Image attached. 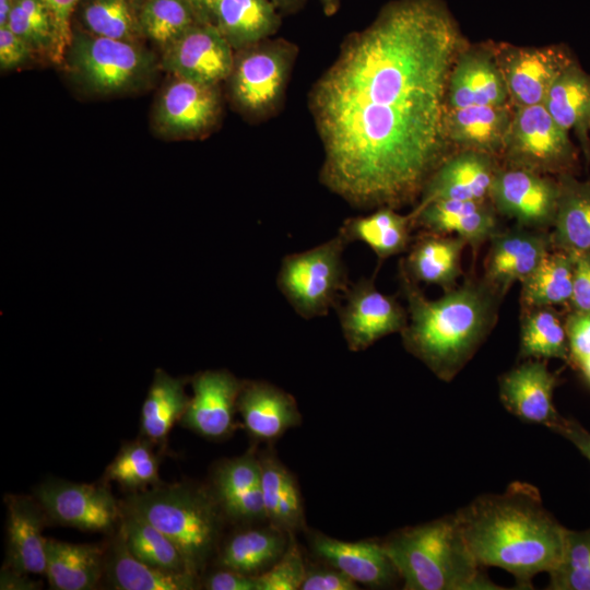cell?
I'll list each match as a JSON object with an SVG mask.
<instances>
[{
    "mask_svg": "<svg viewBox=\"0 0 590 590\" xmlns=\"http://www.w3.org/2000/svg\"><path fill=\"white\" fill-rule=\"evenodd\" d=\"M237 411L249 434L263 441L280 438L302 420L290 393L261 380L243 381Z\"/></svg>",
    "mask_w": 590,
    "mask_h": 590,
    "instance_id": "24",
    "label": "cell"
},
{
    "mask_svg": "<svg viewBox=\"0 0 590 590\" xmlns=\"http://www.w3.org/2000/svg\"><path fill=\"white\" fill-rule=\"evenodd\" d=\"M260 467L266 519L285 533L302 530L305 526L304 507L294 476L270 456L260 460Z\"/></svg>",
    "mask_w": 590,
    "mask_h": 590,
    "instance_id": "34",
    "label": "cell"
},
{
    "mask_svg": "<svg viewBox=\"0 0 590 590\" xmlns=\"http://www.w3.org/2000/svg\"><path fill=\"white\" fill-rule=\"evenodd\" d=\"M575 259L552 249L520 284L521 308L568 304L573 294Z\"/></svg>",
    "mask_w": 590,
    "mask_h": 590,
    "instance_id": "36",
    "label": "cell"
},
{
    "mask_svg": "<svg viewBox=\"0 0 590 590\" xmlns=\"http://www.w3.org/2000/svg\"><path fill=\"white\" fill-rule=\"evenodd\" d=\"M467 246L457 236L422 232L410 245L399 268L417 284H433L448 291L458 285Z\"/></svg>",
    "mask_w": 590,
    "mask_h": 590,
    "instance_id": "26",
    "label": "cell"
},
{
    "mask_svg": "<svg viewBox=\"0 0 590 590\" xmlns=\"http://www.w3.org/2000/svg\"><path fill=\"white\" fill-rule=\"evenodd\" d=\"M414 228L463 239L474 253L502 229L489 200L440 199L411 211Z\"/></svg>",
    "mask_w": 590,
    "mask_h": 590,
    "instance_id": "21",
    "label": "cell"
},
{
    "mask_svg": "<svg viewBox=\"0 0 590 590\" xmlns=\"http://www.w3.org/2000/svg\"><path fill=\"white\" fill-rule=\"evenodd\" d=\"M551 429L568 439L590 461V432L577 421L560 416Z\"/></svg>",
    "mask_w": 590,
    "mask_h": 590,
    "instance_id": "52",
    "label": "cell"
},
{
    "mask_svg": "<svg viewBox=\"0 0 590 590\" xmlns=\"http://www.w3.org/2000/svg\"><path fill=\"white\" fill-rule=\"evenodd\" d=\"M229 74L236 105L255 117L279 107L295 59V47L285 40L264 39L244 48Z\"/></svg>",
    "mask_w": 590,
    "mask_h": 590,
    "instance_id": "9",
    "label": "cell"
},
{
    "mask_svg": "<svg viewBox=\"0 0 590 590\" xmlns=\"http://www.w3.org/2000/svg\"><path fill=\"white\" fill-rule=\"evenodd\" d=\"M186 379L157 368L141 410V430L151 441H163L175 423L182 418L190 398Z\"/></svg>",
    "mask_w": 590,
    "mask_h": 590,
    "instance_id": "37",
    "label": "cell"
},
{
    "mask_svg": "<svg viewBox=\"0 0 590 590\" xmlns=\"http://www.w3.org/2000/svg\"><path fill=\"white\" fill-rule=\"evenodd\" d=\"M34 51L21 37L9 27H0V67L1 70L17 68L27 62Z\"/></svg>",
    "mask_w": 590,
    "mask_h": 590,
    "instance_id": "49",
    "label": "cell"
},
{
    "mask_svg": "<svg viewBox=\"0 0 590 590\" xmlns=\"http://www.w3.org/2000/svg\"><path fill=\"white\" fill-rule=\"evenodd\" d=\"M500 161L507 166L557 177L576 175L579 153L569 132L539 104L515 108Z\"/></svg>",
    "mask_w": 590,
    "mask_h": 590,
    "instance_id": "8",
    "label": "cell"
},
{
    "mask_svg": "<svg viewBox=\"0 0 590 590\" xmlns=\"http://www.w3.org/2000/svg\"><path fill=\"white\" fill-rule=\"evenodd\" d=\"M81 22L95 36L135 42L142 33L130 0H82Z\"/></svg>",
    "mask_w": 590,
    "mask_h": 590,
    "instance_id": "40",
    "label": "cell"
},
{
    "mask_svg": "<svg viewBox=\"0 0 590 590\" xmlns=\"http://www.w3.org/2000/svg\"><path fill=\"white\" fill-rule=\"evenodd\" d=\"M70 74L85 88L117 94L142 83L152 70V57L135 42L72 34L64 59Z\"/></svg>",
    "mask_w": 590,
    "mask_h": 590,
    "instance_id": "7",
    "label": "cell"
},
{
    "mask_svg": "<svg viewBox=\"0 0 590 590\" xmlns=\"http://www.w3.org/2000/svg\"><path fill=\"white\" fill-rule=\"evenodd\" d=\"M192 397L182 424L210 439L228 436L234 429L237 399L243 386L225 369L204 370L191 379Z\"/></svg>",
    "mask_w": 590,
    "mask_h": 590,
    "instance_id": "18",
    "label": "cell"
},
{
    "mask_svg": "<svg viewBox=\"0 0 590 590\" xmlns=\"http://www.w3.org/2000/svg\"><path fill=\"white\" fill-rule=\"evenodd\" d=\"M548 576L550 590H590V529L567 530L562 560Z\"/></svg>",
    "mask_w": 590,
    "mask_h": 590,
    "instance_id": "44",
    "label": "cell"
},
{
    "mask_svg": "<svg viewBox=\"0 0 590 590\" xmlns=\"http://www.w3.org/2000/svg\"><path fill=\"white\" fill-rule=\"evenodd\" d=\"M278 9L292 11L299 3V0H272Z\"/></svg>",
    "mask_w": 590,
    "mask_h": 590,
    "instance_id": "57",
    "label": "cell"
},
{
    "mask_svg": "<svg viewBox=\"0 0 590 590\" xmlns=\"http://www.w3.org/2000/svg\"><path fill=\"white\" fill-rule=\"evenodd\" d=\"M519 357L521 359H562L569 351L565 320L552 306L521 308Z\"/></svg>",
    "mask_w": 590,
    "mask_h": 590,
    "instance_id": "38",
    "label": "cell"
},
{
    "mask_svg": "<svg viewBox=\"0 0 590 590\" xmlns=\"http://www.w3.org/2000/svg\"><path fill=\"white\" fill-rule=\"evenodd\" d=\"M40 588V585L30 578L26 574H22L10 569L2 568L0 576V589L2 590H34Z\"/></svg>",
    "mask_w": 590,
    "mask_h": 590,
    "instance_id": "53",
    "label": "cell"
},
{
    "mask_svg": "<svg viewBox=\"0 0 590 590\" xmlns=\"http://www.w3.org/2000/svg\"><path fill=\"white\" fill-rule=\"evenodd\" d=\"M121 510L119 531L134 557L160 569L192 574L180 551L164 533L139 515Z\"/></svg>",
    "mask_w": 590,
    "mask_h": 590,
    "instance_id": "39",
    "label": "cell"
},
{
    "mask_svg": "<svg viewBox=\"0 0 590 590\" xmlns=\"http://www.w3.org/2000/svg\"><path fill=\"white\" fill-rule=\"evenodd\" d=\"M12 10V0H0V27L8 25Z\"/></svg>",
    "mask_w": 590,
    "mask_h": 590,
    "instance_id": "55",
    "label": "cell"
},
{
    "mask_svg": "<svg viewBox=\"0 0 590 590\" xmlns=\"http://www.w3.org/2000/svg\"><path fill=\"white\" fill-rule=\"evenodd\" d=\"M220 110L217 85L175 76L157 102L155 122L169 135H199L213 127Z\"/></svg>",
    "mask_w": 590,
    "mask_h": 590,
    "instance_id": "20",
    "label": "cell"
},
{
    "mask_svg": "<svg viewBox=\"0 0 590 590\" xmlns=\"http://www.w3.org/2000/svg\"><path fill=\"white\" fill-rule=\"evenodd\" d=\"M312 548L333 568L355 582L369 587H387L400 577L382 543L345 542L317 534L312 539Z\"/></svg>",
    "mask_w": 590,
    "mask_h": 590,
    "instance_id": "25",
    "label": "cell"
},
{
    "mask_svg": "<svg viewBox=\"0 0 590 590\" xmlns=\"http://www.w3.org/2000/svg\"><path fill=\"white\" fill-rule=\"evenodd\" d=\"M356 582L339 569L307 570L300 590H355Z\"/></svg>",
    "mask_w": 590,
    "mask_h": 590,
    "instance_id": "50",
    "label": "cell"
},
{
    "mask_svg": "<svg viewBox=\"0 0 590 590\" xmlns=\"http://www.w3.org/2000/svg\"><path fill=\"white\" fill-rule=\"evenodd\" d=\"M558 385L544 359H523L498 377V397L504 408L522 422L552 428L562 416L553 401Z\"/></svg>",
    "mask_w": 590,
    "mask_h": 590,
    "instance_id": "16",
    "label": "cell"
},
{
    "mask_svg": "<svg viewBox=\"0 0 590 590\" xmlns=\"http://www.w3.org/2000/svg\"><path fill=\"white\" fill-rule=\"evenodd\" d=\"M338 234L310 249L286 255L276 274V286L297 315L305 319L326 316L350 286Z\"/></svg>",
    "mask_w": 590,
    "mask_h": 590,
    "instance_id": "6",
    "label": "cell"
},
{
    "mask_svg": "<svg viewBox=\"0 0 590 590\" xmlns=\"http://www.w3.org/2000/svg\"><path fill=\"white\" fill-rule=\"evenodd\" d=\"M233 48L213 23H197L164 48L162 66L176 78L217 85L234 66Z\"/></svg>",
    "mask_w": 590,
    "mask_h": 590,
    "instance_id": "14",
    "label": "cell"
},
{
    "mask_svg": "<svg viewBox=\"0 0 590 590\" xmlns=\"http://www.w3.org/2000/svg\"><path fill=\"white\" fill-rule=\"evenodd\" d=\"M548 231L519 225L500 229L489 239L482 279L502 297L515 282H522L552 250Z\"/></svg>",
    "mask_w": 590,
    "mask_h": 590,
    "instance_id": "15",
    "label": "cell"
},
{
    "mask_svg": "<svg viewBox=\"0 0 590 590\" xmlns=\"http://www.w3.org/2000/svg\"><path fill=\"white\" fill-rule=\"evenodd\" d=\"M214 497L221 510L233 520L266 519L260 460L246 455L223 463L216 472Z\"/></svg>",
    "mask_w": 590,
    "mask_h": 590,
    "instance_id": "27",
    "label": "cell"
},
{
    "mask_svg": "<svg viewBox=\"0 0 590 590\" xmlns=\"http://www.w3.org/2000/svg\"><path fill=\"white\" fill-rule=\"evenodd\" d=\"M105 568L103 550L93 544L46 541V574L55 590H91Z\"/></svg>",
    "mask_w": 590,
    "mask_h": 590,
    "instance_id": "32",
    "label": "cell"
},
{
    "mask_svg": "<svg viewBox=\"0 0 590 590\" xmlns=\"http://www.w3.org/2000/svg\"><path fill=\"white\" fill-rule=\"evenodd\" d=\"M382 545L405 590H500L470 551L456 514L401 529Z\"/></svg>",
    "mask_w": 590,
    "mask_h": 590,
    "instance_id": "4",
    "label": "cell"
},
{
    "mask_svg": "<svg viewBox=\"0 0 590 590\" xmlns=\"http://www.w3.org/2000/svg\"><path fill=\"white\" fill-rule=\"evenodd\" d=\"M202 23L214 24V13L219 0H187Z\"/></svg>",
    "mask_w": 590,
    "mask_h": 590,
    "instance_id": "54",
    "label": "cell"
},
{
    "mask_svg": "<svg viewBox=\"0 0 590 590\" xmlns=\"http://www.w3.org/2000/svg\"><path fill=\"white\" fill-rule=\"evenodd\" d=\"M576 369H578L581 375L583 376L585 380L590 386V356L579 362L576 366Z\"/></svg>",
    "mask_w": 590,
    "mask_h": 590,
    "instance_id": "56",
    "label": "cell"
},
{
    "mask_svg": "<svg viewBox=\"0 0 590 590\" xmlns=\"http://www.w3.org/2000/svg\"><path fill=\"white\" fill-rule=\"evenodd\" d=\"M105 570L113 588L118 590H191L197 588V577L150 566L128 550L118 531L113 541Z\"/></svg>",
    "mask_w": 590,
    "mask_h": 590,
    "instance_id": "33",
    "label": "cell"
},
{
    "mask_svg": "<svg viewBox=\"0 0 590 590\" xmlns=\"http://www.w3.org/2000/svg\"><path fill=\"white\" fill-rule=\"evenodd\" d=\"M558 202L552 227V248L590 253V179L574 174L556 177Z\"/></svg>",
    "mask_w": 590,
    "mask_h": 590,
    "instance_id": "29",
    "label": "cell"
},
{
    "mask_svg": "<svg viewBox=\"0 0 590 590\" xmlns=\"http://www.w3.org/2000/svg\"><path fill=\"white\" fill-rule=\"evenodd\" d=\"M324 11L328 14L334 13L338 8V0H321Z\"/></svg>",
    "mask_w": 590,
    "mask_h": 590,
    "instance_id": "58",
    "label": "cell"
},
{
    "mask_svg": "<svg viewBox=\"0 0 590 590\" xmlns=\"http://www.w3.org/2000/svg\"><path fill=\"white\" fill-rule=\"evenodd\" d=\"M35 496L48 518L82 531L108 532L121 519V508L102 485L49 480Z\"/></svg>",
    "mask_w": 590,
    "mask_h": 590,
    "instance_id": "13",
    "label": "cell"
},
{
    "mask_svg": "<svg viewBox=\"0 0 590 590\" xmlns=\"http://www.w3.org/2000/svg\"><path fill=\"white\" fill-rule=\"evenodd\" d=\"M209 590H256L255 576L226 569L212 574L205 581Z\"/></svg>",
    "mask_w": 590,
    "mask_h": 590,
    "instance_id": "51",
    "label": "cell"
},
{
    "mask_svg": "<svg viewBox=\"0 0 590 590\" xmlns=\"http://www.w3.org/2000/svg\"><path fill=\"white\" fill-rule=\"evenodd\" d=\"M148 520L180 551L198 576L221 532V508L214 496L188 484L153 486L132 494L122 507Z\"/></svg>",
    "mask_w": 590,
    "mask_h": 590,
    "instance_id": "5",
    "label": "cell"
},
{
    "mask_svg": "<svg viewBox=\"0 0 590 590\" xmlns=\"http://www.w3.org/2000/svg\"><path fill=\"white\" fill-rule=\"evenodd\" d=\"M303 555L291 536L283 555L269 569L255 576L256 590H297L306 576Z\"/></svg>",
    "mask_w": 590,
    "mask_h": 590,
    "instance_id": "45",
    "label": "cell"
},
{
    "mask_svg": "<svg viewBox=\"0 0 590 590\" xmlns=\"http://www.w3.org/2000/svg\"><path fill=\"white\" fill-rule=\"evenodd\" d=\"M477 564L508 571L520 589L562 560L567 530L545 508L538 487L511 482L504 492L483 494L456 512Z\"/></svg>",
    "mask_w": 590,
    "mask_h": 590,
    "instance_id": "2",
    "label": "cell"
},
{
    "mask_svg": "<svg viewBox=\"0 0 590 590\" xmlns=\"http://www.w3.org/2000/svg\"><path fill=\"white\" fill-rule=\"evenodd\" d=\"M399 281L408 310L400 333L404 349L437 378L451 381L496 326L504 297L482 276H467L437 299L427 298L401 268Z\"/></svg>",
    "mask_w": 590,
    "mask_h": 590,
    "instance_id": "3",
    "label": "cell"
},
{
    "mask_svg": "<svg viewBox=\"0 0 590 590\" xmlns=\"http://www.w3.org/2000/svg\"><path fill=\"white\" fill-rule=\"evenodd\" d=\"M569 357L574 367L590 356V315L570 310L565 319Z\"/></svg>",
    "mask_w": 590,
    "mask_h": 590,
    "instance_id": "46",
    "label": "cell"
},
{
    "mask_svg": "<svg viewBox=\"0 0 590 590\" xmlns=\"http://www.w3.org/2000/svg\"><path fill=\"white\" fill-rule=\"evenodd\" d=\"M214 24L233 49L241 50L275 34L281 19L272 0H219Z\"/></svg>",
    "mask_w": 590,
    "mask_h": 590,
    "instance_id": "31",
    "label": "cell"
},
{
    "mask_svg": "<svg viewBox=\"0 0 590 590\" xmlns=\"http://www.w3.org/2000/svg\"><path fill=\"white\" fill-rule=\"evenodd\" d=\"M515 108L472 105L448 108L446 137L453 151L470 150L502 158Z\"/></svg>",
    "mask_w": 590,
    "mask_h": 590,
    "instance_id": "23",
    "label": "cell"
},
{
    "mask_svg": "<svg viewBox=\"0 0 590 590\" xmlns=\"http://www.w3.org/2000/svg\"><path fill=\"white\" fill-rule=\"evenodd\" d=\"M502 161L470 150L453 151L425 184L416 206L440 199L489 200Z\"/></svg>",
    "mask_w": 590,
    "mask_h": 590,
    "instance_id": "19",
    "label": "cell"
},
{
    "mask_svg": "<svg viewBox=\"0 0 590 590\" xmlns=\"http://www.w3.org/2000/svg\"><path fill=\"white\" fill-rule=\"evenodd\" d=\"M334 309L345 343L353 352L401 333L408 323L406 308L394 296L381 293L374 276L350 284Z\"/></svg>",
    "mask_w": 590,
    "mask_h": 590,
    "instance_id": "10",
    "label": "cell"
},
{
    "mask_svg": "<svg viewBox=\"0 0 590 590\" xmlns=\"http://www.w3.org/2000/svg\"><path fill=\"white\" fill-rule=\"evenodd\" d=\"M468 44L442 0H393L352 33L310 91L321 184L357 209L415 202L453 152L447 87Z\"/></svg>",
    "mask_w": 590,
    "mask_h": 590,
    "instance_id": "1",
    "label": "cell"
},
{
    "mask_svg": "<svg viewBox=\"0 0 590 590\" xmlns=\"http://www.w3.org/2000/svg\"><path fill=\"white\" fill-rule=\"evenodd\" d=\"M413 215L397 209L381 206L368 215L346 219L339 233L347 244L361 241L377 256L379 264L386 259L406 251L412 243Z\"/></svg>",
    "mask_w": 590,
    "mask_h": 590,
    "instance_id": "30",
    "label": "cell"
},
{
    "mask_svg": "<svg viewBox=\"0 0 590 590\" xmlns=\"http://www.w3.org/2000/svg\"><path fill=\"white\" fill-rule=\"evenodd\" d=\"M160 461L145 441H133L121 448L107 467L105 476L125 488L144 491L158 485Z\"/></svg>",
    "mask_w": 590,
    "mask_h": 590,
    "instance_id": "43",
    "label": "cell"
},
{
    "mask_svg": "<svg viewBox=\"0 0 590 590\" xmlns=\"http://www.w3.org/2000/svg\"><path fill=\"white\" fill-rule=\"evenodd\" d=\"M493 48L514 108L543 104L554 81L576 61L564 45L493 43Z\"/></svg>",
    "mask_w": 590,
    "mask_h": 590,
    "instance_id": "11",
    "label": "cell"
},
{
    "mask_svg": "<svg viewBox=\"0 0 590 590\" xmlns=\"http://www.w3.org/2000/svg\"><path fill=\"white\" fill-rule=\"evenodd\" d=\"M543 105L564 130L575 132L590 163V74L577 60L554 81Z\"/></svg>",
    "mask_w": 590,
    "mask_h": 590,
    "instance_id": "28",
    "label": "cell"
},
{
    "mask_svg": "<svg viewBox=\"0 0 590 590\" xmlns=\"http://www.w3.org/2000/svg\"><path fill=\"white\" fill-rule=\"evenodd\" d=\"M472 105H511L493 43L472 46L468 44L451 69L447 87V107Z\"/></svg>",
    "mask_w": 590,
    "mask_h": 590,
    "instance_id": "17",
    "label": "cell"
},
{
    "mask_svg": "<svg viewBox=\"0 0 590 590\" xmlns=\"http://www.w3.org/2000/svg\"><path fill=\"white\" fill-rule=\"evenodd\" d=\"M7 27L21 37L34 54L56 60L57 36L52 15L44 0H12Z\"/></svg>",
    "mask_w": 590,
    "mask_h": 590,
    "instance_id": "42",
    "label": "cell"
},
{
    "mask_svg": "<svg viewBox=\"0 0 590 590\" xmlns=\"http://www.w3.org/2000/svg\"><path fill=\"white\" fill-rule=\"evenodd\" d=\"M82 0H44L48 7L55 23L57 48L55 63H61L66 51L71 43V14Z\"/></svg>",
    "mask_w": 590,
    "mask_h": 590,
    "instance_id": "47",
    "label": "cell"
},
{
    "mask_svg": "<svg viewBox=\"0 0 590 590\" xmlns=\"http://www.w3.org/2000/svg\"><path fill=\"white\" fill-rule=\"evenodd\" d=\"M5 567L22 574H46V541L43 529L48 518L37 499L5 496Z\"/></svg>",
    "mask_w": 590,
    "mask_h": 590,
    "instance_id": "22",
    "label": "cell"
},
{
    "mask_svg": "<svg viewBox=\"0 0 590 590\" xmlns=\"http://www.w3.org/2000/svg\"><path fill=\"white\" fill-rule=\"evenodd\" d=\"M287 544L285 532L274 526L249 529L227 541L219 562L223 568L257 576L276 563Z\"/></svg>",
    "mask_w": 590,
    "mask_h": 590,
    "instance_id": "35",
    "label": "cell"
},
{
    "mask_svg": "<svg viewBox=\"0 0 590 590\" xmlns=\"http://www.w3.org/2000/svg\"><path fill=\"white\" fill-rule=\"evenodd\" d=\"M558 193L556 177L502 163L489 201L498 215L514 220L516 225L548 231L554 224Z\"/></svg>",
    "mask_w": 590,
    "mask_h": 590,
    "instance_id": "12",
    "label": "cell"
},
{
    "mask_svg": "<svg viewBox=\"0 0 590 590\" xmlns=\"http://www.w3.org/2000/svg\"><path fill=\"white\" fill-rule=\"evenodd\" d=\"M575 259L573 294L568 305L573 311L590 315V253L571 252Z\"/></svg>",
    "mask_w": 590,
    "mask_h": 590,
    "instance_id": "48",
    "label": "cell"
},
{
    "mask_svg": "<svg viewBox=\"0 0 590 590\" xmlns=\"http://www.w3.org/2000/svg\"><path fill=\"white\" fill-rule=\"evenodd\" d=\"M138 16L142 33L163 47L202 23L187 0H146Z\"/></svg>",
    "mask_w": 590,
    "mask_h": 590,
    "instance_id": "41",
    "label": "cell"
}]
</instances>
